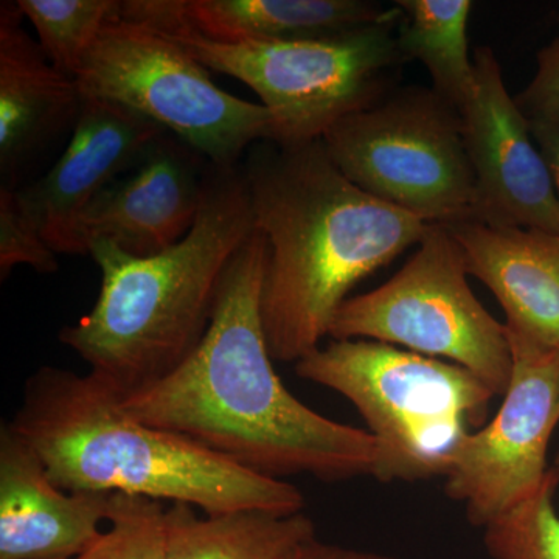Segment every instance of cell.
<instances>
[{
    "label": "cell",
    "instance_id": "obj_3",
    "mask_svg": "<svg viewBox=\"0 0 559 559\" xmlns=\"http://www.w3.org/2000/svg\"><path fill=\"white\" fill-rule=\"evenodd\" d=\"M255 230L241 165L212 164L200 215L178 245L134 257L91 241L100 294L91 312L60 331L61 344L123 399L164 380L204 340L224 274Z\"/></svg>",
    "mask_w": 559,
    "mask_h": 559
},
{
    "label": "cell",
    "instance_id": "obj_12",
    "mask_svg": "<svg viewBox=\"0 0 559 559\" xmlns=\"http://www.w3.org/2000/svg\"><path fill=\"white\" fill-rule=\"evenodd\" d=\"M164 132L134 110L83 95L79 120L53 167L16 190L22 209L58 255H90L84 213Z\"/></svg>",
    "mask_w": 559,
    "mask_h": 559
},
{
    "label": "cell",
    "instance_id": "obj_11",
    "mask_svg": "<svg viewBox=\"0 0 559 559\" xmlns=\"http://www.w3.org/2000/svg\"><path fill=\"white\" fill-rule=\"evenodd\" d=\"M473 95L460 110L474 179V219L495 227H522L559 235V202L549 167L511 97L498 57L474 51Z\"/></svg>",
    "mask_w": 559,
    "mask_h": 559
},
{
    "label": "cell",
    "instance_id": "obj_19",
    "mask_svg": "<svg viewBox=\"0 0 559 559\" xmlns=\"http://www.w3.org/2000/svg\"><path fill=\"white\" fill-rule=\"evenodd\" d=\"M396 43L406 62L428 69L432 90L459 110L473 95L476 75L468 53L471 0H396Z\"/></svg>",
    "mask_w": 559,
    "mask_h": 559
},
{
    "label": "cell",
    "instance_id": "obj_25",
    "mask_svg": "<svg viewBox=\"0 0 559 559\" xmlns=\"http://www.w3.org/2000/svg\"><path fill=\"white\" fill-rule=\"evenodd\" d=\"M530 132L549 167L559 202V117H527Z\"/></svg>",
    "mask_w": 559,
    "mask_h": 559
},
{
    "label": "cell",
    "instance_id": "obj_16",
    "mask_svg": "<svg viewBox=\"0 0 559 559\" xmlns=\"http://www.w3.org/2000/svg\"><path fill=\"white\" fill-rule=\"evenodd\" d=\"M468 275L488 286L506 325L559 349V235L479 221L447 224Z\"/></svg>",
    "mask_w": 559,
    "mask_h": 559
},
{
    "label": "cell",
    "instance_id": "obj_27",
    "mask_svg": "<svg viewBox=\"0 0 559 559\" xmlns=\"http://www.w3.org/2000/svg\"><path fill=\"white\" fill-rule=\"evenodd\" d=\"M555 468H557L559 471V455H558V460H557V466H555Z\"/></svg>",
    "mask_w": 559,
    "mask_h": 559
},
{
    "label": "cell",
    "instance_id": "obj_17",
    "mask_svg": "<svg viewBox=\"0 0 559 559\" xmlns=\"http://www.w3.org/2000/svg\"><path fill=\"white\" fill-rule=\"evenodd\" d=\"M173 20L213 43L318 39L396 24L399 5L366 0H157Z\"/></svg>",
    "mask_w": 559,
    "mask_h": 559
},
{
    "label": "cell",
    "instance_id": "obj_7",
    "mask_svg": "<svg viewBox=\"0 0 559 559\" xmlns=\"http://www.w3.org/2000/svg\"><path fill=\"white\" fill-rule=\"evenodd\" d=\"M75 81L81 94L134 110L216 167H238L274 134L270 109L221 90L170 36L123 13L105 25Z\"/></svg>",
    "mask_w": 559,
    "mask_h": 559
},
{
    "label": "cell",
    "instance_id": "obj_5",
    "mask_svg": "<svg viewBox=\"0 0 559 559\" xmlns=\"http://www.w3.org/2000/svg\"><path fill=\"white\" fill-rule=\"evenodd\" d=\"M123 14L170 36L205 69L248 84L274 119L271 142L283 146L318 142L337 121L377 105L406 64L399 22L329 38L221 44L173 20L157 0H124Z\"/></svg>",
    "mask_w": 559,
    "mask_h": 559
},
{
    "label": "cell",
    "instance_id": "obj_9",
    "mask_svg": "<svg viewBox=\"0 0 559 559\" xmlns=\"http://www.w3.org/2000/svg\"><path fill=\"white\" fill-rule=\"evenodd\" d=\"M418 245L388 283L341 305L329 336L401 345L457 364L503 395L513 370L506 323L474 296L462 250L447 227L428 224Z\"/></svg>",
    "mask_w": 559,
    "mask_h": 559
},
{
    "label": "cell",
    "instance_id": "obj_10",
    "mask_svg": "<svg viewBox=\"0 0 559 559\" xmlns=\"http://www.w3.org/2000/svg\"><path fill=\"white\" fill-rule=\"evenodd\" d=\"M506 331L513 370L502 406L489 425L463 437L444 474L447 495L481 528L538 491L559 423V349Z\"/></svg>",
    "mask_w": 559,
    "mask_h": 559
},
{
    "label": "cell",
    "instance_id": "obj_4",
    "mask_svg": "<svg viewBox=\"0 0 559 559\" xmlns=\"http://www.w3.org/2000/svg\"><path fill=\"white\" fill-rule=\"evenodd\" d=\"M95 374L44 366L25 382L10 425L38 451L66 491L143 496L204 514L305 509L299 488L242 469L193 441L153 428L121 407Z\"/></svg>",
    "mask_w": 559,
    "mask_h": 559
},
{
    "label": "cell",
    "instance_id": "obj_26",
    "mask_svg": "<svg viewBox=\"0 0 559 559\" xmlns=\"http://www.w3.org/2000/svg\"><path fill=\"white\" fill-rule=\"evenodd\" d=\"M293 559H403L390 557V555L374 554V551L348 549V547L336 546V544L323 543L312 538L307 540L297 550Z\"/></svg>",
    "mask_w": 559,
    "mask_h": 559
},
{
    "label": "cell",
    "instance_id": "obj_1",
    "mask_svg": "<svg viewBox=\"0 0 559 559\" xmlns=\"http://www.w3.org/2000/svg\"><path fill=\"white\" fill-rule=\"evenodd\" d=\"M267 253L257 229L224 274L198 348L164 380L121 399V407L260 476H371L373 437L310 409L274 369L261 316Z\"/></svg>",
    "mask_w": 559,
    "mask_h": 559
},
{
    "label": "cell",
    "instance_id": "obj_8",
    "mask_svg": "<svg viewBox=\"0 0 559 559\" xmlns=\"http://www.w3.org/2000/svg\"><path fill=\"white\" fill-rule=\"evenodd\" d=\"M348 180L426 224L474 219L476 179L462 114L433 90H393L323 135Z\"/></svg>",
    "mask_w": 559,
    "mask_h": 559
},
{
    "label": "cell",
    "instance_id": "obj_13",
    "mask_svg": "<svg viewBox=\"0 0 559 559\" xmlns=\"http://www.w3.org/2000/svg\"><path fill=\"white\" fill-rule=\"evenodd\" d=\"M210 167L201 153L164 132L84 213L87 246L106 240L130 255L153 257L178 245L200 215Z\"/></svg>",
    "mask_w": 559,
    "mask_h": 559
},
{
    "label": "cell",
    "instance_id": "obj_23",
    "mask_svg": "<svg viewBox=\"0 0 559 559\" xmlns=\"http://www.w3.org/2000/svg\"><path fill=\"white\" fill-rule=\"evenodd\" d=\"M20 264L39 274L60 270L58 253L22 209L16 190L0 187V280L5 282Z\"/></svg>",
    "mask_w": 559,
    "mask_h": 559
},
{
    "label": "cell",
    "instance_id": "obj_22",
    "mask_svg": "<svg viewBox=\"0 0 559 559\" xmlns=\"http://www.w3.org/2000/svg\"><path fill=\"white\" fill-rule=\"evenodd\" d=\"M167 507L143 496H110L109 528L76 559H170Z\"/></svg>",
    "mask_w": 559,
    "mask_h": 559
},
{
    "label": "cell",
    "instance_id": "obj_14",
    "mask_svg": "<svg viewBox=\"0 0 559 559\" xmlns=\"http://www.w3.org/2000/svg\"><path fill=\"white\" fill-rule=\"evenodd\" d=\"M16 0L0 3V187L17 190L70 138L83 94L24 27Z\"/></svg>",
    "mask_w": 559,
    "mask_h": 559
},
{
    "label": "cell",
    "instance_id": "obj_2",
    "mask_svg": "<svg viewBox=\"0 0 559 559\" xmlns=\"http://www.w3.org/2000/svg\"><path fill=\"white\" fill-rule=\"evenodd\" d=\"M267 241L261 316L272 359L299 362L329 336L348 293L421 241L426 226L342 175L322 140L257 142L241 162Z\"/></svg>",
    "mask_w": 559,
    "mask_h": 559
},
{
    "label": "cell",
    "instance_id": "obj_24",
    "mask_svg": "<svg viewBox=\"0 0 559 559\" xmlns=\"http://www.w3.org/2000/svg\"><path fill=\"white\" fill-rule=\"evenodd\" d=\"M514 98L525 117H559V33L539 51L535 76Z\"/></svg>",
    "mask_w": 559,
    "mask_h": 559
},
{
    "label": "cell",
    "instance_id": "obj_20",
    "mask_svg": "<svg viewBox=\"0 0 559 559\" xmlns=\"http://www.w3.org/2000/svg\"><path fill=\"white\" fill-rule=\"evenodd\" d=\"M35 27L51 64L75 79L105 25L123 10L121 0H16Z\"/></svg>",
    "mask_w": 559,
    "mask_h": 559
},
{
    "label": "cell",
    "instance_id": "obj_21",
    "mask_svg": "<svg viewBox=\"0 0 559 559\" xmlns=\"http://www.w3.org/2000/svg\"><path fill=\"white\" fill-rule=\"evenodd\" d=\"M559 471L551 468L538 491L484 527L489 559H559Z\"/></svg>",
    "mask_w": 559,
    "mask_h": 559
},
{
    "label": "cell",
    "instance_id": "obj_18",
    "mask_svg": "<svg viewBox=\"0 0 559 559\" xmlns=\"http://www.w3.org/2000/svg\"><path fill=\"white\" fill-rule=\"evenodd\" d=\"M170 559H293L316 538L314 522L294 514L237 510L198 514L189 503H170L165 513Z\"/></svg>",
    "mask_w": 559,
    "mask_h": 559
},
{
    "label": "cell",
    "instance_id": "obj_6",
    "mask_svg": "<svg viewBox=\"0 0 559 559\" xmlns=\"http://www.w3.org/2000/svg\"><path fill=\"white\" fill-rule=\"evenodd\" d=\"M296 373L355 406L377 441L371 476L384 484L444 477L496 396L457 364L366 340L330 342L296 362Z\"/></svg>",
    "mask_w": 559,
    "mask_h": 559
},
{
    "label": "cell",
    "instance_id": "obj_15",
    "mask_svg": "<svg viewBox=\"0 0 559 559\" xmlns=\"http://www.w3.org/2000/svg\"><path fill=\"white\" fill-rule=\"evenodd\" d=\"M108 492L66 491L10 423L0 429V559H76L108 522Z\"/></svg>",
    "mask_w": 559,
    "mask_h": 559
}]
</instances>
